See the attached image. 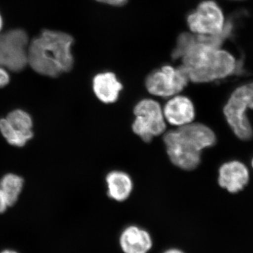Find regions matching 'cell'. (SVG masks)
<instances>
[{"instance_id":"3957f363","label":"cell","mask_w":253,"mask_h":253,"mask_svg":"<svg viewBox=\"0 0 253 253\" xmlns=\"http://www.w3.org/2000/svg\"><path fill=\"white\" fill-rule=\"evenodd\" d=\"M250 110H253V82L236 87L223 109L226 123L241 141L253 137V128L247 116Z\"/></svg>"},{"instance_id":"ba28073f","label":"cell","mask_w":253,"mask_h":253,"mask_svg":"<svg viewBox=\"0 0 253 253\" xmlns=\"http://www.w3.org/2000/svg\"><path fill=\"white\" fill-rule=\"evenodd\" d=\"M164 143L169 160L176 167L191 171L201 164L202 151L184 137L177 129L165 134Z\"/></svg>"},{"instance_id":"9c48e42d","label":"cell","mask_w":253,"mask_h":253,"mask_svg":"<svg viewBox=\"0 0 253 253\" xmlns=\"http://www.w3.org/2000/svg\"><path fill=\"white\" fill-rule=\"evenodd\" d=\"M218 184L230 194H237L247 186L250 171L246 164L237 160L223 163L218 172Z\"/></svg>"},{"instance_id":"44dd1931","label":"cell","mask_w":253,"mask_h":253,"mask_svg":"<svg viewBox=\"0 0 253 253\" xmlns=\"http://www.w3.org/2000/svg\"><path fill=\"white\" fill-rule=\"evenodd\" d=\"M163 253H184L182 252V251H180V250H179V249H172L168 250V251H166V252H164Z\"/></svg>"},{"instance_id":"e0dca14e","label":"cell","mask_w":253,"mask_h":253,"mask_svg":"<svg viewBox=\"0 0 253 253\" xmlns=\"http://www.w3.org/2000/svg\"><path fill=\"white\" fill-rule=\"evenodd\" d=\"M8 122L16 129L23 131H32L33 120L29 113L21 109H16L8 114Z\"/></svg>"},{"instance_id":"30bf717a","label":"cell","mask_w":253,"mask_h":253,"mask_svg":"<svg viewBox=\"0 0 253 253\" xmlns=\"http://www.w3.org/2000/svg\"><path fill=\"white\" fill-rule=\"evenodd\" d=\"M163 110L166 121L178 127L194 122L196 116L192 101L182 95L178 94L170 97Z\"/></svg>"},{"instance_id":"8992f818","label":"cell","mask_w":253,"mask_h":253,"mask_svg":"<svg viewBox=\"0 0 253 253\" xmlns=\"http://www.w3.org/2000/svg\"><path fill=\"white\" fill-rule=\"evenodd\" d=\"M189 78L181 66H163L148 76L146 87L151 94L161 97H172L181 92L187 85Z\"/></svg>"},{"instance_id":"6da1fadb","label":"cell","mask_w":253,"mask_h":253,"mask_svg":"<svg viewBox=\"0 0 253 253\" xmlns=\"http://www.w3.org/2000/svg\"><path fill=\"white\" fill-rule=\"evenodd\" d=\"M173 59L181 60L189 81L211 83L232 76L238 69L236 58L229 51L196 41L194 33H181L173 50Z\"/></svg>"},{"instance_id":"4fadbf2b","label":"cell","mask_w":253,"mask_h":253,"mask_svg":"<svg viewBox=\"0 0 253 253\" xmlns=\"http://www.w3.org/2000/svg\"><path fill=\"white\" fill-rule=\"evenodd\" d=\"M177 129L201 151L212 147L217 142L215 133L203 123L193 122L178 127Z\"/></svg>"},{"instance_id":"7a4b0ae2","label":"cell","mask_w":253,"mask_h":253,"mask_svg":"<svg viewBox=\"0 0 253 253\" xmlns=\"http://www.w3.org/2000/svg\"><path fill=\"white\" fill-rule=\"evenodd\" d=\"M73 38L61 31L44 30L28 46V65L42 76L56 78L73 68Z\"/></svg>"},{"instance_id":"d6986e66","label":"cell","mask_w":253,"mask_h":253,"mask_svg":"<svg viewBox=\"0 0 253 253\" xmlns=\"http://www.w3.org/2000/svg\"><path fill=\"white\" fill-rule=\"evenodd\" d=\"M9 207L7 201L5 198L4 194H3L1 190L0 189V214H2Z\"/></svg>"},{"instance_id":"277c9868","label":"cell","mask_w":253,"mask_h":253,"mask_svg":"<svg viewBox=\"0 0 253 253\" xmlns=\"http://www.w3.org/2000/svg\"><path fill=\"white\" fill-rule=\"evenodd\" d=\"M27 33L23 29L0 33V66L8 71L20 72L28 65Z\"/></svg>"},{"instance_id":"603a6c76","label":"cell","mask_w":253,"mask_h":253,"mask_svg":"<svg viewBox=\"0 0 253 253\" xmlns=\"http://www.w3.org/2000/svg\"><path fill=\"white\" fill-rule=\"evenodd\" d=\"M2 26H3L2 17H1V14H0V33H1V29H2Z\"/></svg>"},{"instance_id":"cb8c5ba5","label":"cell","mask_w":253,"mask_h":253,"mask_svg":"<svg viewBox=\"0 0 253 253\" xmlns=\"http://www.w3.org/2000/svg\"><path fill=\"white\" fill-rule=\"evenodd\" d=\"M251 166H252V167L253 168V158H252V161H251Z\"/></svg>"},{"instance_id":"52a82bcc","label":"cell","mask_w":253,"mask_h":253,"mask_svg":"<svg viewBox=\"0 0 253 253\" xmlns=\"http://www.w3.org/2000/svg\"><path fill=\"white\" fill-rule=\"evenodd\" d=\"M226 23L222 10L212 0L203 1L187 17L190 31L200 36L219 34L224 31Z\"/></svg>"},{"instance_id":"7c38bea8","label":"cell","mask_w":253,"mask_h":253,"mask_svg":"<svg viewBox=\"0 0 253 253\" xmlns=\"http://www.w3.org/2000/svg\"><path fill=\"white\" fill-rule=\"evenodd\" d=\"M92 87L95 95L101 102L112 104L118 99L123 86L114 73L105 72L95 76Z\"/></svg>"},{"instance_id":"5b68a950","label":"cell","mask_w":253,"mask_h":253,"mask_svg":"<svg viewBox=\"0 0 253 253\" xmlns=\"http://www.w3.org/2000/svg\"><path fill=\"white\" fill-rule=\"evenodd\" d=\"M134 113L136 118L132 124V130L145 142H150L166 131L163 110L155 100H141L134 107Z\"/></svg>"},{"instance_id":"5bb4252c","label":"cell","mask_w":253,"mask_h":253,"mask_svg":"<svg viewBox=\"0 0 253 253\" xmlns=\"http://www.w3.org/2000/svg\"><path fill=\"white\" fill-rule=\"evenodd\" d=\"M108 195L119 202L126 201L130 196L133 184L130 176L121 171H112L106 176Z\"/></svg>"},{"instance_id":"8fae6325","label":"cell","mask_w":253,"mask_h":253,"mask_svg":"<svg viewBox=\"0 0 253 253\" xmlns=\"http://www.w3.org/2000/svg\"><path fill=\"white\" fill-rule=\"evenodd\" d=\"M120 245L124 253H147L153 246L149 233L136 226H129L123 230Z\"/></svg>"},{"instance_id":"2e32d148","label":"cell","mask_w":253,"mask_h":253,"mask_svg":"<svg viewBox=\"0 0 253 253\" xmlns=\"http://www.w3.org/2000/svg\"><path fill=\"white\" fill-rule=\"evenodd\" d=\"M0 132L10 145L16 147H23L33 136V131L18 130L6 118L0 119Z\"/></svg>"},{"instance_id":"ac0fdd59","label":"cell","mask_w":253,"mask_h":253,"mask_svg":"<svg viewBox=\"0 0 253 253\" xmlns=\"http://www.w3.org/2000/svg\"><path fill=\"white\" fill-rule=\"evenodd\" d=\"M9 81L10 76L7 70L0 66V88L7 85Z\"/></svg>"},{"instance_id":"7402d4cb","label":"cell","mask_w":253,"mask_h":253,"mask_svg":"<svg viewBox=\"0 0 253 253\" xmlns=\"http://www.w3.org/2000/svg\"><path fill=\"white\" fill-rule=\"evenodd\" d=\"M0 253H18L16 252V251H11V250H5V251H2V252H1Z\"/></svg>"},{"instance_id":"9a60e30c","label":"cell","mask_w":253,"mask_h":253,"mask_svg":"<svg viewBox=\"0 0 253 253\" xmlns=\"http://www.w3.org/2000/svg\"><path fill=\"white\" fill-rule=\"evenodd\" d=\"M24 180L17 174H5L0 180V189L4 194L9 207L17 202L20 194L22 191Z\"/></svg>"},{"instance_id":"ffe728a7","label":"cell","mask_w":253,"mask_h":253,"mask_svg":"<svg viewBox=\"0 0 253 253\" xmlns=\"http://www.w3.org/2000/svg\"><path fill=\"white\" fill-rule=\"evenodd\" d=\"M96 1L104 3V4L113 5V6H123L126 4L128 0H96Z\"/></svg>"}]
</instances>
